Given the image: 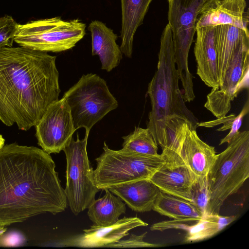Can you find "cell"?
Masks as SVG:
<instances>
[{"label": "cell", "instance_id": "15", "mask_svg": "<svg viewBox=\"0 0 249 249\" xmlns=\"http://www.w3.org/2000/svg\"><path fill=\"white\" fill-rule=\"evenodd\" d=\"M246 6L245 0H211L198 16L196 29L229 24L249 30Z\"/></svg>", "mask_w": 249, "mask_h": 249}, {"label": "cell", "instance_id": "5", "mask_svg": "<svg viewBox=\"0 0 249 249\" xmlns=\"http://www.w3.org/2000/svg\"><path fill=\"white\" fill-rule=\"evenodd\" d=\"M211 1L168 0V23L172 31L175 62L185 101H191L195 98L193 76L188 66V55L194 41L196 22L201 11Z\"/></svg>", "mask_w": 249, "mask_h": 249}, {"label": "cell", "instance_id": "16", "mask_svg": "<svg viewBox=\"0 0 249 249\" xmlns=\"http://www.w3.org/2000/svg\"><path fill=\"white\" fill-rule=\"evenodd\" d=\"M196 178L185 164L171 166L164 163L149 179L161 192L192 202L191 190Z\"/></svg>", "mask_w": 249, "mask_h": 249}, {"label": "cell", "instance_id": "7", "mask_svg": "<svg viewBox=\"0 0 249 249\" xmlns=\"http://www.w3.org/2000/svg\"><path fill=\"white\" fill-rule=\"evenodd\" d=\"M75 130L92 126L118 103L109 91L106 81L96 74L83 75L78 81L64 93Z\"/></svg>", "mask_w": 249, "mask_h": 249}, {"label": "cell", "instance_id": "20", "mask_svg": "<svg viewBox=\"0 0 249 249\" xmlns=\"http://www.w3.org/2000/svg\"><path fill=\"white\" fill-rule=\"evenodd\" d=\"M248 37L249 30L229 24L217 26V53L220 83L236 50Z\"/></svg>", "mask_w": 249, "mask_h": 249}, {"label": "cell", "instance_id": "6", "mask_svg": "<svg viewBox=\"0 0 249 249\" xmlns=\"http://www.w3.org/2000/svg\"><path fill=\"white\" fill-rule=\"evenodd\" d=\"M103 152L95 159L93 171L95 185L99 190L148 178L165 163L162 157L137 154L124 149L114 150L104 142Z\"/></svg>", "mask_w": 249, "mask_h": 249}, {"label": "cell", "instance_id": "30", "mask_svg": "<svg viewBox=\"0 0 249 249\" xmlns=\"http://www.w3.org/2000/svg\"><path fill=\"white\" fill-rule=\"evenodd\" d=\"M5 139L0 134V149L4 145Z\"/></svg>", "mask_w": 249, "mask_h": 249}, {"label": "cell", "instance_id": "22", "mask_svg": "<svg viewBox=\"0 0 249 249\" xmlns=\"http://www.w3.org/2000/svg\"><path fill=\"white\" fill-rule=\"evenodd\" d=\"M153 210L173 219L196 222L203 214L188 200L160 191L154 204Z\"/></svg>", "mask_w": 249, "mask_h": 249}, {"label": "cell", "instance_id": "1", "mask_svg": "<svg viewBox=\"0 0 249 249\" xmlns=\"http://www.w3.org/2000/svg\"><path fill=\"white\" fill-rule=\"evenodd\" d=\"M50 155L16 143L0 149V228L39 214L63 212L68 203Z\"/></svg>", "mask_w": 249, "mask_h": 249}, {"label": "cell", "instance_id": "11", "mask_svg": "<svg viewBox=\"0 0 249 249\" xmlns=\"http://www.w3.org/2000/svg\"><path fill=\"white\" fill-rule=\"evenodd\" d=\"M35 126L42 149L49 154L63 150L76 131L66 99L63 96L50 105Z\"/></svg>", "mask_w": 249, "mask_h": 249}, {"label": "cell", "instance_id": "12", "mask_svg": "<svg viewBox=\"0 0 249 249\" xmlns=\"http://www.w3.org/2000/svg\"><path fill=\"white\" fill-rule=\"evenodd\" d=\"M171 119L179 135L180 153L185 164L197 177H206L215 159L214 147L203 142L191 122L180 116Z\"/></svg>", "mask_w": 249, "mask_h": 249}, {"label": "cell", "instance_id": "17", "mask_svg": "<svg viewBox=\"0 0 249 249\" xmlns=\"http://www.w3.org/2000/svg\"><path fill=\"white\" fill-rule=\"evenodd\" d=\"M88 29L91 33L92 55L99 56L102 69L110 71L123 58V53L116 42L117 35L99 20L92 21Z\"/></svg>", "mask_w": 249, "mask_h": 249}, {"label": "cell", "instance_id": "14", "mask_svg": "<svg viewBox=\"0 0 249 249\" xmlns=\"http://www.w3.org/2000/svg\"><path fill=\"white\" fill-rule=\"evenodd\" d=\"M196 38L194 54L196 74L204 83L212 89L220 85L217 53V26L196 29Z\"/></svg>", "mask_w": 249, "mask_h": 249}, {"label": "cell", "instance_id": "29", "mask_svg": "<svg viewBox=\"0 0 249 249\" xmlns=\"http://www.w3.org/2000/svg\"><path fill=\"white\" fill-rule=\"evenodd\" d=\"M194 222L184 220L173 219L164 221L153 224L150 228L151 231H163L170 229H176L187 231L189 227Z\"/></svg>", "mask_w": 249, "mask_h": 249}, {"label": "cell", "instance_id": "9", "mask_svg": "<svg viewBox=\"0 0 249 249\" xmlns=\"http://www.w3.org/2000/svg\"><path fill=\"white\" fill-rule=\"evenodd\" d=\"M89 131L86 130L84 139L73 137L63 149L66 158V184L64 189L67 203L77 215L87 209L99 189L95 185L93 168L88 158L87 146Z\"/></svg>", "mask_w": 249, "mask_h": 249}, {"label": "cell", "instance_id": "26", "mask_svg": "<svg viewBox=\"0 0 249 249\" xmlns=\"http://www.w3.org/2000/svg\"><path fill=\"white\" fill-rule=\"evenodd\" d=\"M192 203L203 214L206 213L209 200L207 176L197 177L191 190Z\"/></svg>", "mask_w": 249, "mask_h": 249}, {"label": "cell", "instance_id": "3", "mask_svg": "<svg viewBox=\"0 0 249 249\" xmlns=\"http://www.w3.org/2000/svg\"><path fill=\"white\" fill-rule=\"evenodd\" d=\"M179 77L174 58L172 31L168 23L160 37L157 69L148 86L151 110L147 128L159 145L165 122L173 116H180L195 127L198 120L185 105L179 85Z\"/></svg>", "mask_w": 249, "mask_h": 249}, {"label": "cell", "instance_id": "4", "mask_svg": "<svg viewBox=\"0 0 249 249\" xmlns=\"http://www.w3.org/2000/svg\"><path fill=\"white\" fill-rule=\"evenodd\" d=\"M249 177V131L244 130L216 155L207 176L209 200L206 214H219L225 200L236 193Z\"/></svg>", "mask_w": 249, "mask_h": 249}, {"label": "cell", "instance_id": "27", "mask_svg": "<svg viewBox=\"0 0 249 249\" xmlns=\"http://www.w3.org/2000/svg\"><path fill=\"white\" fill-rule=\"evenodd\" d=\"M18 24L9 15L0 18V49L5 47H13Z\"/></svg>", "mask_w": 249, "mask_h": 249}, {"label": "cell", "instance_id": "24", "mask_svg": "<svg viewBox=\"0 0 249 249\" xmlns=\"http://www.w3.org/2000/svg\"><path fill=\"white\" fill-rule=\"evenodd\" d=\"M122 138L124 149L145 156H161L158 153V145L148 128L135 127L133 132Z\"/></svg>", "mask_w": 249, "mask_h": 249}, {"label": "cell", "instance_id": "21", "mask_svg": "<svg viewBox=\"0 0 249 249\" xmlns=\"http://www.w3.org/2000/svg\"><path fill=\"white\" fill-rule=\"evenodd\" d=\"M104 190L105 195L94 199L87 208L89 219L96 226L111 225L126 212V204L119 197L115 196L108 189Z\"/></svg>", "mask_w": 249, "mask_h": 249}, {"label": "cell", "instance_id": "10", "mask_svg": "<svg viewBox=\"0 0 249 249\" xmlns=\"http://www.w3.org/2000/svg\"><path fill=\"white\" fill-rule=\"evenodd\" d=\"M249 37L234 53L219 86L207 96L204 107L216 118L227 114L231 103L243 89H249Z\"/></svg>", "mask_w": 249, "mask_h": 249}, {"label": "cell", "instance_id": "28", "mask_svg": "<svg viewBox=\"0 0 249 249\" xmlns=\"http://www.w3.org/2000/svg\"><path fill=\"white\" fill-rule=\"evenodd\" d=\"M147 232L137 235L131 234L130 237L126 240L121 239L116 242L106 245L105 247L109 248H140V247H157L160 245L148 243L143 240Z\"/></svg>", "mask_w": 249, "mask_h": 249}, {"label": "cell", "instance_id": "18", "mask_svg": "<svg viewBox=\"0 0 249 249\" xmlns=\"http://www.w3.org/2000/svg\"><path fill=\"white\" fill-rule=\"evenodd\" d=\"M108 189L119 197L132 211L137 212L152 210L160 191L148 178L129 182Z\"/></svg>", "mask_w": 249, "mask_h": 249}, {"label": "cell", "instance_id": "2", "mask_svg": "<svg viewBox=\"0 0 249 249\" xmlns=\"http://www.w3.org/2000/svg\"><path fill=\"white\" fill-rule=\"evenodd\" d=\"M56 57L25 47L0 49V120L27 131L59 99Z\"/></svg>", "mask_w": 249, "mask_h": 249}, {"label": "cell", "instance_id": "23", "mask_svg": "<svg viewBox=\"0 0 249 249\" xmlns=\"http://www.w3.org/2000/svg\"><path fill=\"white\" fill-rule=\"evenodd\" d=\"M235 215L222 216L219 214H206L187 230L184 242H195L215 235L235 220Z\"/></svg>", "mask_w": 249, "mask_h": 249}, {"label": "cell", "instance_id": "25", "mask_svg": "<svg viewBox=\"0 0 249 249\" xmlns=\"http://www.w3.org/2000/svg\"><path fill=\"white\" fill-rule=\"evenodd\" d=\"M249 101L248 99L241 111L237 116H235L234 114H231L227 116H225L223 117L218 118V119L215 121L199 123L198 126L211 127L220 124H223L222 127H220L217 130L225 131L228 129H230V130L229 133L220 140L219 145L225 143H228L240 132L239 129L242 125L243 118L249 113Z\"/></svg>", "mask_w": 249, "mask_h": 249}, {"label": "cell", "instance_id": "8", "mask_svg": "<svg viewBox=\"0 0 249 249\" xmlns=\"http://www.w3.org/2000/svg\"><path fill=\"white\" fill-rule=\"evenodd\" d=\"M86 25L78 19L60 17L18 24L14 41L20 46L41 52L59 53L74 47L85 35Z\"/></svg>", "mask_w": 249, "mask_h": 249}, {"label": "cell", "instance_id": "13", "mask_svg": "<svg viewBox=\"0 0 249 249\" xmlns=\"http://www.w3.org/2000/svg\"><path fill=\"white\" fill-rule=\"evenodd\" d=\"M148 225L147 223L137 216H124L109 226L93 225L89 229L83 230L82 234L63 239L59 245L64 247L82 248L105 247L128 235L129 231L133 229Z\"/></svg>", "mask_w": 249, "mask_h": 249}, {"label": "cell", "instance_id": "19", "mask_svg": "<svg viewBox=\"0 0 249 249\" xmlns=\"http://www.w3.org/2000/svg\"><path fill=\"white\" fill-rule=\"evenodd\" d=\"M152 0H121L122 42L120 47L122 53L132 56L133 43L138 28L142 24L144 17Z\"/></svg>", "mask_w": 249, "mask_h": 249}]
</instances>
